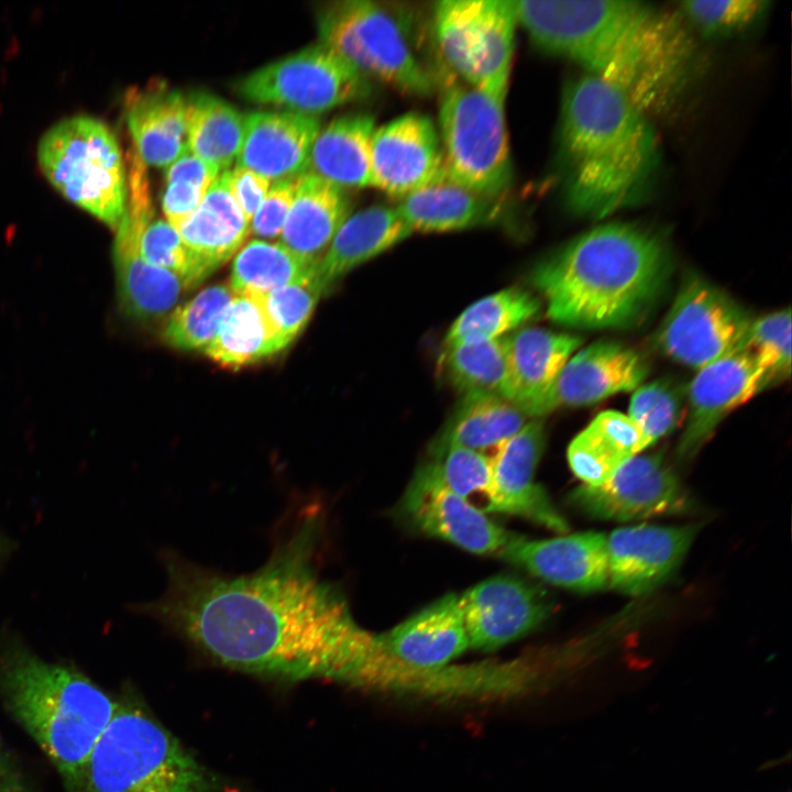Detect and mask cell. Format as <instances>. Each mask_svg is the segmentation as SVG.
Returning a JSON list of instances; mask_svg holds the SVG:
<instances>
[{"mask_svg":"<svg viewBox=\"0 0 792 792\" xmlns=\"http://www.w3.org/2000/svg\"><path fill=\"white\" fill-rule=\"evenodd\" d=\"M526 415L509 400L492 395H463L431 454L449 447H461L484 454L515 435ZM491 453V454H492ZM490 454V455H491Z\"/></svg>","mask_w":792,"mask_h":792,"instance_id":"obj_34","label":"cell"},{"mask_svg":"<svg viewBox=\"0 0 792 792\" xmlns=\"http://www.w3.org/2000/svg\"><path fill=\"white\" fill-rule=\"evenodd\" d=\"M140 252L148 263L177 276L186 288L205 279L180 235L167 221H150L141 234Z\"/></svg>","mask_w":792,"mask_h":792,"instance_id":"obj_46","label":"cell"},{"mask_svg":"<svg viewBox=\"0 0 792 792\" xmlns=\"http://www.w3.org/2000/svg\"><path fill=\"white\" fill-rule=\"evenodd\" d=\"M299 177L273 182L268 193L250 222V231L258 238L280 235L293 205Z\"/></svg>","mask_w":792,"mask_h":792,"instance_id":"obj_48","label":"cell"},{"mask_svg":"<svg viewBox=\"0 0 792 792\" xmlns=\"http://www.w3.org/2000/svg\"><path fill=\"white\" fill-rule=\"evenodd\" d=\"M537 578L579 592L608 585L606 536L586 531L543 540L516 537L501 553Z\"/></svg>","mask_w":792,"mask_h":792,"instance_id":"obj_22","label":"cell"},{"mask_svg":"<svg viewBox=\"0 0 792 792\" xmlns=\"http://www.w3.org/2000/svg\"><path fill=\"white\" fill-rule=\"evenodd\" d=\"M541 51L580 65L648 117L667 114L695 79L698 53L681 18L641 1H515Z\"/></svg>","mask_w":792,"mask_h":792,"instance_id":"obj_2","label":"cell"},{"mask_svg":"<svg viewBox=\"0 0 792 792\" xmlns=\"http://www.w3.org/2000/svg\"><path fill=\"white\" fill-rule=\"evenodd\" d=\"M642 450L640 432L629 416L605 410L572 439L566 457L585 485H600Z\"/></svg>","mask_w":792,"mask_h":792,"instance_id":"obj_32","label":"cell"},{"mask_svg":"<svg viewBox=\"0 0 792 792\" xmlns=\"http://www.w3.org/2000/svg\"><path fill=\"white\" fill-rule=\"evenodd\" d=\"M546 441L542 421L526 422L501 443L491 457L493 475V512L529 519L564 534L565 519L552 505L546 491L535 482V473Z\"/></svg>","mask_w":792,"mask_h":792,"instance_id":"obj_19","label":"cell"},{"mask_svg":"<svg viewBox=\"0 0 792 792\" xmlns=\"http://www.w3.org/2000/svg\"><path fill=\"white\" fill-rule=\"evenodd\" d=\"M570 503L597 519L629 521L685 513L691 501L659 454L635 455L606 482L581 485Z\"/></svg>","mask_w":792,"mask_h":792,"instance_id":"obj_13","label":"cell"},{"mask_svg":"<svg viewBox=\"0 0 792 792\" xmlns=\"http://www.w3.org/2000/svg\"><path fill=\"white\" fill-rule=\"evenodd\" d=\"M234 296L229 284H217L173 308L162 331L163 341L178 350H205L220 327Z\"/></svg>","mask_w":792,"mask_h":792,"instance_id":"obj_39","label":"cell"},{"mask_svg":"<svg viewBox=\"0 0 792 792\" xmlns=\"http://www.w3.org/2000/svg\"><path fill=\"white\" fill-rule=\"evenodd\" d=\"M559 152L566 205L593 219L641 200L660 158L650 117L619 90L586 73L564 87Z\"/></svg>","mask_w":792,"mask_h":792,"instance_id":"obj_3","label":"cell"},{"mask_svg":"<svg viewBox=\"0 0 792 792\" xmlns=\"http://www.w3.org/2000/svg\"><path fill=\"white\" fill-rule=\"evenodd\" d=\"M238 92L252 102L316 116L371 95L370 79L322 44H314L242 78Z\"/></svg>","mask_w":792,"mask_h":792,"instance_id":"obj_10","label":"cell"},{"mask_svg":"<svg viewBox=\"0 0 792 792\" xmlns=\"http://www.w3.org/2000/svg\"><path fill=\"white\" fill-rule=\"evenodd\" d=\"M771 383L747 350H738L700 369L688 392V419L678 444L682 459L692 458L734 409Z\"/></svg>","mask_w":792,"mask_h":792,"instance_id":"obj_18","label":"cell"},{"mask_svg":"<svg viewBox=\"0 0 792 792\" xmlns=\"http://www.w3.org/2000/svg\"><path fill=\"white\" fill-rule=\"evenodd\" d=\"M469 647L498 649L536 629L549 615L544 593L516 575L477 583L459 596Z\"/></svg>","mask_w":792,"mask_h":792,"instance_id":"obj_15","label":"cell"},{"mask_svg":"<svg viewBox=\"0 0 792 792\" xmlns=\"http://www.w3.org/2000/svg\"><path fill=\"white\" fill-rule=\"evenodd\" d=\"M695 534V526L640 525L612 531L606 537L608 585L628 595L650 592L682 563Z\"/></svg>","mask_w":792,"mask_h":792,"instance_id":"obj_20","label":"cell"},{"mask_svg":"<svg viewBox=\"0 0 792 792\" xmlns=\"http://www.w3.org/2000/svg\"><path fill=\"white\" fill-rule=\"evenodd\" d=\"M396 208L413 233L485 226L501 212L495 196L469 189L447 176L399 199Z\"/></svg>","mask_w":792,"mask_h":792,"instance_id":"obj_29","label":"cell"},{"mask_svg":"<svg viewBox=\"0 0 792 792\" xmlns=\"http://www.w3.org/2000/svg\"><path fill=\"white\" fill-rule=\"evenodd\" d=\"M517 24L514 0H480L468 85L506 98Z\"/></svg>","mask_w":792,"mask_h":792,"instance_id":"obj_33","label":"cell"},{"mask_svg":"<svg viewBox=\"0 0 792 792\" xmlns=\"http://www.w3.org/2000/svg\"><path fill=\"white\" fill-rule=\"evenodd\" d=\"M0 703L48 758L67 792H82L90 754L119 701L77 668L0 636Z\"/></svg>","mask_w":792,"mask_h":792,"instance_id":"obj_5","label":"cell"},{"mask_svg":"<svg viewBox=\"0 0 792 792\" xmlns=\"http://www.w3.org/2000/svg\"><path fill=\"white\" fill-rule=\"evenodd\" d=\"M286 348L266 309L264 295L234 293L204 353L223 367L240 369Z\"/></svg>","mask_w":792,"mask_h":792,"instance_id":"obj_31","label":"cell"},{"mask_svg":"<svg viewBox=\"0 0 792 792\" xmlns=\"http://www.w3.org/2000/svg\"><path fill=\"white\" fill-rule=\"evenodd\" d=\"M350 209L345 190L307 172L299 176L279 242L305 258L320 261Z\"/></svg>","mask_w":792,"mask_h":792,"instance_id":"obj_27","label":"cell"},{"mask_svg":"<svg viewBox=\"0 0 792 792\" xmlns=\"http://www.w3.org/2000/svg\"><path fill=\"white\" fill-rule=\"evenodd\" d=\"M0 792H36L18 758L0 736Z\"/></svg>","mask_w":792,"mask_h":792,"instance_id":"obj_50","label":"cell"},{"mask_svg":"<svg viewBox=\"0 0 792 792\" xmlns=\"http://www.w3.org/2000/svg\"><path fill=\"white\" fill-rule=\"evenodd\" d=\"M647 375L648 365L634 350L616 342H595L566 361L526 416L538 418L561 407L591 405L635 391Z\"/></svg>","mask_w":792,"mask_h":792,"instance_id":"obj_17","label":"cell"},{"mask_svg":"<svg viewBox=\"0 0 792 792\" xmlns=\"http://www.w3.org/2000/svg\"><path fill=\"white\" fill-rule=\"evenodd\" d=\"M540 304L530 293L510 287L470 305L452 322L444 346L505 337L530 320Z\"/></svg>","mask_w":792,"mask_h":792,"instance_id":"obj_37","label":"cell"},{"mask_svg":"<svg viewBox=\"0 0 792 792\" xmlns=\"http://www.w3.org/2000/svg\"><path fill=\"white\" fill-rule=\"evenodd\" d=\"M377 637L394 659L422 671L441 669L469 647L457 594H447Z\"/></svg>","mask_w":792,"mask_h":792,"instance_id":"obj_23","label":"cell"},{"mask_svg":"<svg viewBox=\"0 0 792 792\" xmlns=\"http://www.w3.org/2000/svg\"><path fill=\"white\" fill-rule=\"evenodd\" d=\"M504 101L503 97L459 82L446 88L439 109L446 176L495 197L509 187L513 178Z\"/></svg>","mask_w":792,"mask_h":792,"instance_id":"obj_9","label":"cell"},{"mask_svg":"<svg viewBox=\"0 0 792 792\" xmlns=\"http://www.w3.org/2000/svg\"><path fill=\"white\" fill-rule=\"evenodd\" d=\"M186 120L188 152L229 169L242 145L244 116L224 99L197 91L186 97Z\"/></svg>","mask_w":792,"mask_h":792,"instance_id":"obj_35","label":"cell"},{"mask_svg":"<svg viewBox=\"0 0 792 792\" xmlns=\"http://www.w3.org/2000/svg\"><path fill=\"white\" fill-rule=\"evenodd\" d=\"M682 15L710 34H727L752 23L766 10L761 0H692L680 4Z\"/></svg>","mask_w":792,"mask_h":792,"instance_id":"obj_47","label":"cell"},{"mask_svg":"<svg viewBox=\"0 0 792 792\" xmlns=\"http://www.w3.org/2000/svg\"><path fill=\"white\" fill-rule=\"evenodd\" d=\"M319 262L294 253L280 242L251 240L233 257L229 286L234 293L266 295L311 277Z\"/></svg>","mask_w":792,"mask_h":792,"instance_id":"obj_36","label":"cell"},{"mask_svg":"<svg viewBox=\"0 0 792 792\" xmlns=\"http://www.w3.org/2000/svg\"><path fill=\"white\" fill-rule=\"evenodd\" d=\"M752 319L721 289L693 277L676 295L658 334L672 360L700 370L741 350Z\"/></svg>","mask_w":792,"mask_h":792,"instance_id":"obj_12","label":"cell"},{"mask_svg":"<svg viewBox=\"0 0 792 792\" xmlns=\"http://www.w3.org/2000/svg\"><path fill=\"white\" fill-rule=\"evenodd\" d=\"M506 399L525 415L550 388L581 344V339L542 328L517 329L505 337Z\"/></svg>","mask_w":792,"mask_h":792,"instance_id":"obj_26","label":"cell"},{"mask_svg":"<svg viewBox=\"0 0 792 792\" xmlns=\"http://www.w3.org/2000/svg\"><path fill=\"white\" fill-rule=\"evenodd\" d=\"M48 182L69 201L117 229L128 201V179L118 141L107 124L87 116L62 120L37 146Z\"/></svg>","mask_w":792,"mask_h":792,"instance_id":"obj_7","label":"cell"},{"mask_svg":"<svg viewBox=\"0 0 792 792\" xmlns=\"http://www.w3.org/2000/svg\"><path fill=\"white\" fill-rule=\"evenodd\" d=\"M479 0H444L433 8L437 44L443 61L465 84L471 77L473 32Z\"/></svg>","mask_w":792,"mask_h":792,"instance_id":"obj_41","label":"cell"},{"mask_svg":"<svg viewBox=\"0 0 792 792\" xmlns=\"http://www.w3.org/2000/svg\"><path fill=\"white\" fill-rule=\"evenodd\" d=\"M227 179L235 202L245 219L251 222L268 193L271 182L251 169L239 166L227 169Z\"/></svg>","mask_w":792,"mask_h":792,"instance_id":"obj_49","label":"cell"},{"mask_svg":"<svg viewBox=\"0 0 792 792\" xmlns=\"http://www.w3.org/2000/svg\"><path fill=\"white\" fill-rule=\"evenodd\" d=\"M682 394L676 385L658 380L635 389L628 416L637 426L644 449L671 432L681 419Z\"/></svg>","mask_w":792,"mask_h":792,"instance_id":"obj_43","label":"cell"},{"mask_svg":"<svg viewBox=\"0 0 792 792\" xmlns=\"http://www.w3.org/2000/svg\"><path fill=\"white\" fill-rule=\"evenodd\" d=\"M318 517L306 515L256 571L231 576L165 554L167 587L140 610L221 664L289 681L362 685L375 635L317 573Z\"/></svg>","mask_w":792,"mask_h":792,"instance_id":"obj_1","label":"cell"},{"mask_svg":"<svg viewBox=\"0 0 792 792\" xmlns=\"http://www.w3.org/2000/svg\"><path fill=\"white\" fill-rule=\"evenodd\" d=\"M505 337L444 346L440 365L449 383L463 395H492L506 399Z\"/></svg>","mask_w":792,"mask_h":792,"instance_id":"obj_38","label":"cell"},{"mask_svg":"<svg viewBox=\"0 0 792 792\" xmlns=\"http://www.w3.org/2000/svg\"><path fill=\"white\" fill-rule=\"evenodd\" d=\"M444 177L439 133L429 117L409 112L375 128L371 187L402 199Z\"/></svg>","mask_w":792,"mask_h":792,"instance_id":"obj_14","label":"cell"},{"mask_svg":"<svg viewBox=\"0 0 792 792\" xmlns=\"http://www.w3.org/2000/svg\"><path fill=\"white\" fill-rule=\"evenodd\" d=\"M175 229L205 278L238 253L250 233V222L231 194L227 170L219 174L198 208Z\"/></svg>","mask_w":792,"mask_h":792,"instance_id":"obj_24","label":"cell"},{"mask_svg":"<svg viewBox=\"0 0 792 792\" xmlns=\"http://www.w3.org/2000/svg\"><path fill=\"white\" fill-rule=\"evenodd\" d=\"M320 129L317 116L289 110L252 111L244 116L237 166L270 182L299 177L307 172L310 150Z\"/></svg>","mask_w":792,"mask_h":792,"instance_id":"obj_21","label":"cell"},{"mask_svg":"<svg viewBox=\"0 0 792 792\" xmlns=\"http://www.w3.org/2000/svg\"><path fill=\"white\" fill-rule=\"evenodd\" d=\"M211 773L160 722L119 705L88 759L82 792H215Z\"/></svg>","mask_w":792,"mask_h":792,"instance_id":"obj_6","label":"cell"},{"mask_svg":"<svg viewBox=\"0 0 792 792\" xmlns=\"http://www.w3.org/2000/svg\"><path fill=\"white\" fill-rule=\"evenodd\" d=\"M125 119L135 153L145 165L168 167L187 147L186 97L156 85L127 96Z\"/></svg>","mask_w":792,"mask_h":792,"instance_id":"obj_25","label":"cell"},{"mask_svg":"<svg viewBox=\"0 0 792 792\" xmlns=\"http://www.w3.org/2000/svg\"><path fill=\"white\" fill-rule=\"evenodd\" d=\"M429 463L453 493L484 514L493 512V475L488 454L449 447L432 454Z\"/></svg>","mask_w":792,"mask_h":792,"instance_id":"obj_40","label":"cell"},{"mask_svg":"<svg viewBox=\"0 0 792 792\" xmlns=\"http://www.w3.org/2000/svg\"><path fill=\"white\" fill-rule=\"evenodd\" d=\"M668 272V250L658 235L635 224L610 222L582 233L539 264L532 282L551 320L602 329L640 317Z\"/></svg>","mask_w":792,"mask_h":792,"instance_id":"obj_4","label":"cell"},{"mask_svg":"<svg viewBox=\"0 0 792 792\" xmlns=\"http://www.w3.org/2000/svg\"><path fill=\"white\" fill-rule=\"evenodd\" d=\"M413 231L396 206L375 205L349 215L318 264L326 290L356 266L406 240Z\"/></svg>","mask_w":792,"mask_h":792,"instance_id":"obj_28","label":"cell"},{"mask_svg":"<svg viewBox=\"0 0 792 792\" xmlns=\"http://www.w3.org/2000/svg\"><path fill=\"white\" fill-rule=\"evenodd\" d=\"M324 292L326 288L316 272L307 279L264 295L271 320L286 346L305 328Z\"/></svg>","mask_w":792,"mask_h":792,"instance_id":"obj_45","label":"cell"},{"mask_svg":"<svg viewBox=\"0 0 792 792\" xmlns=\"http://www.w3.org/2000/svg\"><path fill=\"white\" fill-rule=\"evenodd\" d=\"M375 128L374 118L367 113L333 119L316 136L307 172L343 190L371 187V144Z\"/></svg>","mask_w":792,"mask_h":792,"instance_id":"obj_30","label":"cell"},{"mask_svg":"<svg viewBox=\"0 0 792 792\" xmlns=\"http://www.w3.org/2000/svg\"><path fill=\"white\" fill-rule=\"evenodd\" d=\"M319 43L366 78L409 96H428L432 80L416 57L403 18L372 0H339L318 10Z\"/></svg>","mask_w":792,"mask_h":792,"instance_id":"obj_8","label":"cell"},{"mask_svg":"<svg viewBox=\"0 0 792 792\" xmlns=\"http://www.w3.org/2000/svg\"><path fill=\"white\" fill-rule=\"evenodd\" d=\"M129 162L127 210L116 229L112 248L117 296L124 316L152 321L169 314L186 287L177 276L148 263L140 252L141 234L154 209L146 165L135 152Z\"/></svg>","mask_w":792,"mask_h":792,"instance_id":"obj_11","label":"cell"},{"mask_svg":"<svg viewBox=\"0 0 792 792\" xmlns=\"http://www.w3.org/2000/svg\"><path fill=\"white\" fill-rule=\"evenodd\" d=\"M221 172L187 152L165 172L162 208L166 221L177 227L201 204L207 190Z\"/></svg>","mask_w":792,"mask_h":792,"instance_id":"obj_42","label":"cell"},{"mask_svg":"<svg viewBox=\"0 0 792 792\" xmlns=\"http://www.w3.org/2000/svg\"><path fill=\"white\" fill-rule=\"evenodd\" d=\"M741 350L756 358L771 382L791 374V311L779 310L752 320Z\"/></svg>","mask_w":792,"mask_h":792,"instance_id":"obj_44","label":"cell"},{"mask_svg":"<svg viewBox=\"0 0 792 792\" xmlns=\"http://www.w3.org/2000/svg\"><path fill=\"white\" fill-rule=\"evenodd\" d=\"M403 504L422 532L472 553L501 554L517 537L453 493L430 463L416 472Z\"/></svg>","mask_w":792,"mask_h":792,"instance_id":"obj_16","label":"cell"}]
</instances>
